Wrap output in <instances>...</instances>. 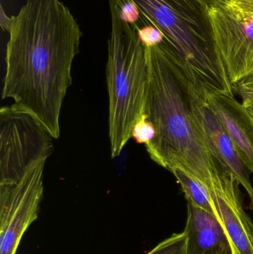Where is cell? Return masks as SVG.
<instances>
[{"label": "cell", "mask_w": 253, "mask_h": 254, "mask_svg": "<svg viewBox=\"0 0 253 254\" xmlns=\"http://www.w3.org/2000/svg\"><path fill=\"white\" fill-rule=\"evenodd\" d=\"M0 10H1V11H0V25H1V29L4 31H7V32H9V31H10V25H11V16L9 17V16L6 14L4 9H3L2 5H1V8H0Z\"/></svg>", "instance_id": "obj_18"}, {"label": "cell", "mask_w": 253, "mask_h": 254, "mask_svg": "<svg viewBox=\"0 0 253 254\" xmlns=\"http://www.w3.org/2000/svg\"><path fill=\"white\" fill-rule=\"evenodd\" d=\"M205 10L215 53L234 88L253 74V13L230 1Z\"/></svg>", "instance_id": "obj_6"}, {"label": "cell", "mask_w": 253, "mask_h": 254, "mask_svg": "<svg viewBox=\"0 0 253 254\" xmlns=\"http://www.w3.org/2000/svg\"><path fill=\"white\" fill-rule=\"evenodd\" d=\"M106 82L109 100L108 134L111 158L119 156L132 138L133 127L146 116L149 82L147 48L136 26L120 19L110 1Z\"/></svg>", "instance_id": "obj_3"}, {"label": "cell", "mask_w": 253, "mask_h": 254, "mask_svg": "<svg viewBox=\"0 0 253 254\" xmlns=\"http://www.w3.org/2000/svg\"><path fill=\"white\" fill-rule=\"evenodd\" d=\"M235 89L238 92L242 100L253 98V74L241 80L234 86Z\"/></svg>", "instance_id": "obj_16"}, {"label": "cell", "mask_w": 253, "mask_h": 254, "mask_svg": "<svg viewBox=\"0 0 253 254\" xmlns=\"http://www.w3.org/2000/svg\"><path fill=\"white\" fill-rule=\"evenodd\" d=\"M201 5L206 8L208 6L218 5L227 2L228 0H196Z\"/></svg>", "instance_id": "obj_19"}, {"label": "cell", "mask_w": 253, "mask_h": 254, "mask_svg": "<svg viewBox=\"0 0 253 254\" xmlns=\"http://www.w3.org/2000/svg\"><path fill=\"white\" fill-rule=\"evenodd\" d=\"M147 48L149 82L147 119L155 137L145 145L153 161L169 171L182 169L212 189L221 170L211 152L194 108L193 82L184 63L163 41Z\"/></svg>", "instance_id": "obj_2"}, {"label": "cell", "mask_w": 253, "mask_h": 254, "mask_svg": "<svg viewBox=\"0 0 253 254\" xmlns=\"http://www.w3.org/2000/svg\"><path fill=\"white\" fill-rule=\"evenodd\" d=\"M53 137L32 115L17 106L0 109V183L14 182L53 152Z\"/></svg>", "instance_id": "obj_5"}, {"label": "cell", "mask_w": 253, "mask_h": 254, "mask_svg": "<svg viewBox=\"0 0 253 254\" xmlns=\"http://www.w3.org/2000/svg\"><path fill=\"white\" fill-rule=\"evenodd\" d=\"M228 1L245 11L253 13V0H228Z\"/></svg>", "instance_id": "obj_17"}, {"label": "cell", "mask_w": 253, "mask_h": 254, "mask_svg": "<svg viewBox=\"0 0 253 254\" xmlns=\"http://www.w3.org/2000/svg\"><path fill=\"white\" fill-rule=\"evenodd\" d=\"M141 13L138 26L160 29L181 60L193 82L234 95L233 85L217 57L206 10L196 0H131Z\"/></svg>", "instance_id": "obj_4"}, {"label": "cell", "mask_w": 253, "mask_h": 254, "mask_svg": "<svg viewBox=\"0 0 253 254\" xmlns=\"http://www.w3.org/2000/svg\"><path fill=\"white\" fill-rule=\"evenodd\" d=\"M185 233L172 234L147 254H186Z\"/></svg>", "instance_id": "obj_13"}, {"label": "cell", "mask_w": 253, "mask_h": 254, "mask_svg": "<svg viewBox=\"0 0 253 254\" xmlns=\"http://www.w3.org/2000/svg\"><path fill=\"white\" fill-rule=\"evenodd\" d=\"M46 161L34 163L14 182L0 183V254H16L24 234L38 217Z\"/></svg>", "instance_id": "obj_7"}, {"label": "cell", "mask_w": 253, "mask_h": 254, "mask_svg": "<svg viewBox=\"0 0 253 254\" xmlns=\"http://www.w3.org/2000/svg\"><path fill=\"white\" fill-rule=\"evenodd\" d=\"M186 254H234L231 242L216 216L187 202Z\"/></svg>", "instance_id": "obj_11"}, {"label": "cell", "mask_w": 253, "mask_h": 254, "mask_svg": "<svg viewBox=\"0 0 253 254\" xmlns=\"http://www.w3.org/2000/svg\"><path fill=\"white\" fill-rule=\"evenodd\" d=\"M242 104L245 106L248 111L253 117V98H248V99L242 100Z\"/></svg>", "instance_id": "obj_20"}, {"label": "cell", "mask_w": 253, "mask_h": 254, "mask_svg": "<svg viewBox=\"0 0 253 254\" xmlns=\"http://www.w3.org/2000/svg\"><path fill=\"white\" fill-rule=\"evenodd\" d=\"M155 127L147 119V115L136 123L132 131V137L138 144H147L155 137Z\"/></svg>", "instance_id": "obj_14"}, {"label": "cell", "mask_w": 253, "mask_h": 254, "mask_svg": "<svg viewBox=\"0 0 253 254\" xmlns=\"http://www.w3.org/2000/svg\"><path fill=\"white\" fill-rule=\"evenodd\" d=\"M11 19L1 98L13 100L58 139L83 32L61 0H26Z\"/></svg>", "instance_id": "obj_1"}, {"label": "cell", "mask_w": 253, "mask_h": 254, "mask_svg": "<svg viewBox=\"0 0 253 254\" xmlns=\"http://www.w3.org/2000/svg\"><path fill=\"white\" fill-rule=\"evenodd\" d=\"M136 28L138 37L146 47H154L164 41V34L155 26L145 24Z\"/></svg>", "instance_id": "obj_15"}, {"label": "cell", "mask_w": 253, "mask_h": 254, "mask_svg": "<svg viewBox=\"0 0 253 254\" xmlns=\"http://www.w3.org/2000/svg\"><path fill=\"white\" fill-rule=\"evenodd\" d=\"M250 208L253 213V197H251V203H250Z\"/></svg>", "instance_id": "obj_21"}, {"label": "cell", "mask_w": 253, "mask_h": 254, "mask_svg": "<svg viewBox=\"0 0 253 254\" xmlns=\"http://www.w3.org/2000/svg\"><path fill=\"white\" fill-rule=\"evenodd\" d=\"M239 186L233 174L221 172L209 192L234 254H253V222L244 209Z\"/></svg>", "instance_id": "obj_8"}, {"label": "cell", "mask_w": 253, "mask_h": 254, "mask_svg": "<svg viewBox=\"0 0 253 254\" xmlns=\"http://www.w3.org/2000/svg\"><path fill=\"white\" fill-rule=\"evenodd\" d=\"M209 107L225 128L248 171L253 173V117L234 95L203 86Z\"/></svg>", "instance_id": "obj_10"}, {"label": "cell", "mask_w": 253, "mask_h": 254, "mask_svg": "<svg viewBox=\"0 0 253 254\" xmlns=\"http://www.w3.org/2000/svg\"><path fill=\"white\" fill-rule=\"evenodd\" d=\"M194 108L206 141L221 172L231 173L249 195L253 197V187L249 173L236 151L225 128L212 111L205 98L203 86H199L194 93Z\"/></svg>", "instance_id": "obj_9"}, {"label": "cell", "mask_w": 253, "mask_h": 254, "mask_svg": "<svg viewBox=\"0 0 253 254\" xmlns=\"http://www.w3.org/2000/svg\"><path fill=\"white\" fill-rule=\"evenodd\" d=\"M171 172L181 185L187 202L215 215L209 190L200 180L178 167H175Z\"/></svg>", "instance_id": "obj_12"}]
</instances>
